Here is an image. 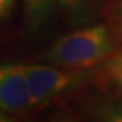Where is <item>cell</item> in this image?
<instances>
[{
	"mask_svg": "<svg viewBox=\"0 0 122 122\" xmlns=\"http://www.w3.org/2000/svg\"><path fill=\"white\" fill-rule=\"evenodd\" d=\"M33 110L24 65L0 63V111L24 114Z\"/></svg>",
	"mask_w": 122,
	"mask_h": 122,
	"instance_id": "cell-3",
	"label": "cell"
},
{
	"mask_svg": "<svg viewBox=\"0 0 122 122\" xmlns=\"http://www.w3.org/2000/svg\"><path fill=\"white\" fill-rule=\"evenodd\" d=\"M67 17L75 24L88 22L93 9L92 0H54Z\"/></svg>",
	"mask_w": 122,
	"mask_h": 122,
	"instance_id": "cell-5",
	"label": "cell"
},
{
	"mask_svg": "<svg viewBox=\"0 0 122 122\" xmlns=\"http://www.w3.org/2000/svg\"><path fill=\"white\" fill-rule=\"evenodd\" d=\"M92 81L105 92L122 97V46L92 71Z\"/></svg>",
	"mask_w": 122,
	"mask_h": 122,
	"instance_id": "cell-4",
	"label": "cell"
},
{
	"mask_svg": "<svg viewBox=\"0 0 122 122\" xmlns=\"http://www.w3.org/2000/svg\"><path fill=\"white\" fill-rule=\"evenodd\" d=\"M14 0H0V19H5L13 10Z\"/></svg>",
	"mask_w": 122,
	"mask_h": 122,
	"instance_id": "cell-9",
	"label": "cell"
},
{
	"mask_svg": "<svg viewBox=\"0 0 122 122\" xmlns=\"http://www.w3.org/2000/svg\"><path fill=\"white\" fill-rule=\"evenodd\" d=\"M113 28L94 24L61 36L45 51L43 59L69 69H92L102 63L118 48Z\"/></svg>",
	"mask_w": 122,
	"mask_h": 122,
	"instance_id": "cell-1",
	"label": "cell"
},
{
	"mask_svg": "<svg viewBox=\"0 0 122 122\" xmlns=\"http://www.w3.org/2000/svg\"><path fill=\"white\" fill-rule=\"evenodd\" d=\"M30 25L39 27L46 22L54 8V0H23Z\"/></svg>",
	"mask_w": 122,
	"mask_h": 122,
	"instance_id": "cell-6",
	"label": "cell"
},
{
	"mask_svg": "<svg viewBox=\"0 0 122 122\" xmlns=\"http://www.w3.org/2000/svg\"><path fill=\"white\" fill-rule=\"evenodd\" d=\"M24 69L33 109L78 91L92 81L89 69H69L54 65H24Z\"/></svg>",
	"mask_w": 122,
	"mask_h": 122,
	"instance_id": "cell-2",
	"label": "cell"
},
{
	"mask_svg": "<svg viewBox=\"0 0 122 122\" xmlns=\"http://www.w3.org/2000/svg\"><path fill=\"white\" fill-rule=\"evenodd\" d=\"M91 114L97 120L122 122V98L105 100L91 106Z\"/></svg>",
	"mask_w": 122,
	"mask_h": 122,
	"instance_id": "cell-7",
	"label": "cell"
},
{
	"mask_svg": "<svg viewBox=\"0 0 122 122\" xmlns=\"http://www.w3.org/2000/svg\"><path fill=\"white\" fill-rule=\"evenodd\" d=\"M110 20L111 27L113 28L119 42L122 43V0H118L115 6L111 9Z\"/></svg>",
	"mask_w": 122,
	"mask_h": 122,
	"instance_id": "cell-8",
	"label": "cell"
}]
</instances>
